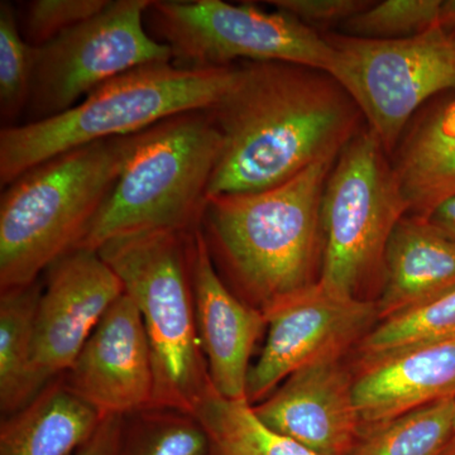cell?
I'll return each instance as SVG.
<instances>
[{
    "mask_svg": "<svg viewBox=\"0 0 455 455\" xmlns=\"http://www.w3.org/2000/svg\"><path fill=\"white\" fill-rule=\"evenodd\" d=\"M208 112L223 137L209 196L283 184L338 157L367 125L328 71L290 62H239L232 85Z\"/></svg>",
    "mask_w": 455,
    "mask_h": 455,
    "instance_id": "obj_1",
    "label": "cell"
},
{
    "mask_svg": "<svg viewBox=\"0 0 455 455\" xmlns=\"http://www.w3.org/2000/svg\"><path fill=\"white\" fill-rule=\"evenodd\" d=\"M335 158L257 193L209 196L200 223L214 267L257 310L319 283L324 256L322 203Z\"/></svg>",
    "mask_w": 455,
    "mask_h": 455,
    "instance_id": "obj_2",
    "label": "cell"
},
{
    "mask_svg": "<svg viewBox=\"0 0 455 455\" xmlns=\"http://www.w3.org/2000/svg\"><path fill=\"white\" fill-rule=\"evenodd\" d=\"M221 151L223 137L208 109L131 134L112 193L75 250L98 252L113 239L155 230L196 232Z\"/></svg>",
    "mask_w": 455,
    "mask_h": 455,
    "instance_id": "obj_3",
    "label": "cell"
},
{
    "mask_svg": "<svg viewBox=\"0 0 455 455\" xmlns=\"http://www.w3.org/2000/svg\"><path fill=\"white\" fill-rule=\"evenodd\" d=\"M130 136L57 155L14 180L0 199V289L29 286L71 252L112 193Z\"/></svg>",
    "mask_w": 455,
    "mask_h": 455,
    "instance_id": "obj_4",
    "label": "cell"
},
{
    "mask_svg": "<svg viewBox=\"0 0 455 455\" xmlns=\"http://www.w3.org/2000/svg\"><path fill=\"white\" fill-rule=\"evenodd\" d=\"M235 65L187 70L172 62L134 68L46 121L0 131V185L57 155L139 133L175 114L209 109L232 85Z\"/></svg>",
    "mask_w": 455,
    "mask_h": 455,
    "instance_id": "obj_5",
    "label": "cell"
},
{
    "mask_svg": "<svg viewBox=\"0 0 455 455\" xmlns=\"http://www.w3.org/2000/svg\"><path fill=\"white\" fill-rule=\"evenodd\" d=\"M191 236L167 230L140 233L113 239L98 253L121 278L142 316L154 363L152 407L196 415L212 383L197 331Z\"/></svg>",
    "mask_w": 455,
    "mask_h": 455,
    "instance_id": "obj_6",
    "label": "cell"
},
{
    "mask_svg": "<svg viewBox=\"0 0 455 455\" xmlns=\"http://www.w3.org/2000/svg\"><path fill=\"white\" fill-rule=\"evenodd\" d=\"M407 205L390 156L364 127L341 149L326 180L322 203L324 256L320 283L363 299L385 277L386 248Z\"/></svg>",
    "mask_w": 455,
    "mask_h": 455,
    "instance_id": "obj_7",
    "label": "cell"
},
{
    "mask_svg": "<svg viewBox=\"0 0 455 455\" xmlns=\"http://www.w3.org/2000/svg\"><path fill=\"white\" fill-rule=\"evenodd\" d=\"M147 31L187 70L239 62H290L328 71L331 47L323 33L283 11L223 0H152Z\"/></svg>",
    "mask_w": 455,
    "mask_h": 455,
    "instance_id": "obj_8",
    "label": "cell"
},
{
    "mask_svg": "<svg viewBox=\"0 0 455 455\" xmlns=\"http://www.w3.org/2000/svg\"><path fill=\"white\" fill-rule=\"evenodd\" d=\"M323 35L331 47L328 73L348 92L388 156L425 104L455 92V33L439 23L400 40Z\"/></svg>",
    "mask_w": 455,
    "mask_h": 455,
    "instance_id": "obj_9",
    "label": "cell"
},
{
    "mask_svg": "<svg viewBox=\"0 0 455 455\" xmlns=\"http://www.w3.org/2000/svg\"><path fill=\"white\" fill-rule=\"evenodd\" d=\"M151 2L110 0L97 16L33 47L31 92L20 124L59 116L134 68L172 62L169 47L147 31Z\"/></svg>",
    "mask_w": 455,
    "mask_h": 455,
    "instance_id": "obj_10",
    "label": "cell"
},
{
    "mask_svg": "<svg viewBox=\"0 0 455 455\" xmlns=\"http://www.w3.org/2000/svg\"><path fill=\"white\" fill-rule=\"evenodd\" d=\"M265 316L267 338L248 374L252 406L296 371L343 358L379 323L376 300L348 298L320 283L283 299Z\"/></svg>",
    "mask_w": 455,
    "mask_h": 455,
    "instance_id": "obj_11",
    "label": "cell"
},
{
    "mask_svg": "<svg viewBox=\"0 0 455 455\" xmlns=\"http://www.w3.org/2000/svg\"><path fill=\"white\" fill-rule=\"evenodd\" d=\"M122 293L121 278L94 251H71L44 271L33 344L37 395L70 370L90 334Z\"/></svg>",
    "mask_w": 455,
    "mask_h": 455,
    "instance_id": "obj_12",
    "label": "cell"
},
{
    "mask_svg": "<svg viewBox=\"0 0 455 455\" xmlns=\"http://www.w3.org/2000/svg\"><path fill=\"white\" fill-rule=\"evenodd\" d=\"M64 381L104 416H127L154 405L151 347L130 295L122 293L107 310Z\"/></svg>",
    "mask_w": 455,
    "mask_h": 455,
    "instance_id": "obj_13",
    "label": "cell"
},
{
    "mask_svg": "<svg viewBox=\"0 0 455 455\" xmlns=\"http://www.w3.org/2000/svg\"><path fill=\"white\" fill-rule=\"evenodd\" d=\"M341 359L319 362L287 377L253 405L259 420L317 455H349L363 425L353 371Z\"/></svg>",
    "mask_w": 455,
    "mask_h": 455,
    "instance_id": "obj_14",
    "label": "cell"
},
{
    "mask_svg": "<svg viewBox=\"0 0 455 455\" xmlns=\"http://www.w3.org/2000/svg\"><path fill=\"white\" fill-rule=\"evenodd\" d=\"M190 253L197 331L212 388L228 400H247L251 357L267 326L265 314L227 286L200 228L191 236Z\"/></svg>",
    "mask_w": 455,
    "mask_h": 455,
    "instance_id": "obj_15",
    "label": "cell"
},
{
    "mask_svg": "<svg viewBox=\"0 0 455 455\" xmlns=\"http://www.w3.org/2000/svg\"><path fill=\"white\" fill-rule=\"evenodd\" d=\"M362 425L455 397V337L359 355L353 371Z\"/></svg>",
    "mask_w": 455,
    "mask_h": 455,
    "instance_id": "obj_16",
    "label": "cell"
},
{
    "mask_svg": "<svg viewBox=\"0 0 455 455\" xmlns=\"http://www.w3.org/2000/svg\"><path fill=\"white\" fill-rule=\"evenodd\" d=\"M407 214L429 218L455 196V92L431 99L390 155Z\"/></svg>",
    "mask_w": 455,
    "mask_h": 455,
    "instance_id": "obj_17",
    "label": "cell"
},
{
    "mask_svg": "<svg viewBox=\"0 0 455 455\" xmlns=\"http://www.w3.org/2000/svg\"><path fill=\"white\" fill-rule=\"evenodd\" d=\"M454 290L455 242L427 218H401L386 248L379 323Z\"/></svg>",
    "mask_w": 455,
    "mask_h": 455,
    "instance_id": "obj_18",
    "label": "cell"
},
{
    "mask_svg": "<svg viewBox=\"0 0 455 455\" xmlns=\"http://www.w3.org/2000/svg\"><path fill=\"white\" fill-rule=\"evenodd\" d=\"M103 419L64 379H56L16 414L2 419L0 455H71Z\"/></svg>",
    "mask_w": 455,
    "mask_h": 455,
    "instance_id": "obj_19",
    "label": "cell"
},
{
    "mask_svg": "<svg viewBox=\"0 0 455 455\" xmlns=\"http://www.w3.org/2000/svg\"><path fill=\"white\" fill-rule=\"evenodd\" d=\"M42 284L0 293V410L16 414L37 396L33 385V344Z\"/></svg>",
    "mask_w": 455,
    "mask_h": 455,
    "instance_id": "obj_20",
    "label": "cell"
},
{
    "mask_svg": "<svg viewBox=\"0 0 455 455\" xmlns=\"http://www.w3.org/2000/svg\"><path fill=\"white\" fill-rule=\"evenodd\" d=\"M196 416L217 455H317L259 420L247 400H228L209 390Z\"/></svg>",
    "mask_w": 455,
    "mask_h": 455,
    "instance_id": "obj_21",
    "label": "cell"
},
{
    "mask_svg": "<svg viewBox=\"0 0 455 455\" xmlns=\"http://www.w3.org/2000/svg\"><path fill=\"white\" fill-rule=\"evenodd\" d=\"M455 427V397L362 427L349 455H442Z\"/></svg>",
    "mask_w": 455,
    "mask_h": 455,
    "instance_id": "obj_22",
    "label": "cell"
},
{
    "mask_svg": "<svg viewBox=\"0 0 455 455\" xmlns=\"http://www.w3.org/2000/svg\"><path fill=\"white\" fill-rule=\"evenodd\" d=\"M208 433L196 415L148 407L124 416L119 455H212Z\"/></svg>",
    "mask_w": 455,
    "mask_h": 455,
    "instance_id": "obj_23",
    "label": "cell"
},
{
    "mask_svg": "<svg viewBox=\"0 0 455 455\" xmlns=\"http://www.w3.org/2000/svg\"><path fill=\"white\" fill-rule=\"evenodd\" d=\"M455 337V290L415 309L377 323L359 343V355H379Z\"/></svg>",
    "mask_w": 455,
    "mask_h": 455,
    "instance_id": "obj_24",
    "label": "cell"
},
{
    "mask_svg": "<svg viewBox=\"0 0 455 455\" xmlns=\"http://www.w3.org/2000/svg\"><path fill=\"white\" fill-rule=\"evenodd\" d=\"M33 47L23 38L16 7L0 3V118L2 128L23 118L31 92Z\"/></svg>",
    "mask_w": 455,
    "mask_h": 455,
    "instance_id": "obj_25",
    "label": "cell"
},
{
    "mask_svg": "<svg viewBox=\"0 0 455 455\" xmlns=\"http://www.w3.org/2000/svg\"><path fill=\"white\" fill-rule=\"evenodd\" d=\"M443 0L373 2L340 27L343 35L367 40H400L438 25Z\"/></svg>",
    "mask_w": 455,
    "mask_h": 455,
    "instance_id": "obj_26",
    "label": "cell"
},
{
    "mask_svg": "<svg viewBox=\"0 0 455 455\" xmlns=\"http://www.w3.org/2000/svg\"><path fill=\"white\" fill-rule=\"evenodd\" d=\"M110 0H32L17 13L20 33L29 46L40 47L107 7Z\"/></svg>",
    "mask_w": 455,
    "mask_h": 455,
    "instance_id": "obj_27",
    "label": "cell"
},
{
    "mask_svg": "<svg viewBox=\"0 0 455 455\" xmlns=\"http://www.w3.org/2000/svg\"><path fill=\"white\" fill-rule=\"evenodd\" d=\"M268 5L295 17L320 33L348 22L373 4L370 0H271Z\"/></svg>",
    "mask_w": 455,
    "mask_h": 455,
    "instance_id": "obj_28",
    "label": "cell"
},
{
    "mask_svg": "<svg viewBox=\"0 0 455 455\" xmlns=\"http://www.w3.org/2000/svg\"><path fill=\"white\" fill-rule=\"evenodd\" d=\"M124 416H104L94 435L71 455H119L121 454Z\"/></svg>",
    "mask_w": 455,
    "mask_h": 455,
    "instance_id": "obj_29",
    "label": "cell"
},
{
    "mask_svg": "<svg viewBox=\"0 0 455 455\" xmlns=\"http://www.w3.org/2000/svg\"><path fill=\"white\" fill-rule=\"evenodd\" d=\"M427 220L455 242V196L440 204Z\"/></svg>",
    "mask_w": 455,
    "mask_h": 455,
    "instance_id": "obj_30",
    "label": "cell"
},
{
    "mask_svg": "<svg viewBox=\"0 0 455 455\" xmlns=\"http://www.w3.org/2000/svg\"><path fill=\"white\" fill-rule=\"evenodd\" d=\"M439 25L443 28L455 33V0H443Z\"/></svg>",
    "mask_w": 455,
    "mask_h": 455,
    "instance_id": "obj_31",
    "label": "cell"
},
{
    "mask_svg": "<svg viewBox=\"0 0 455 455\" xmlns=\"http://www.w3.org/2000/svg\"><path fill=\"white\" fill-rule=\"evenodd\" d=\"M442 455H455V427L453 436H451V442H449L447 449Z\"/></svg>",
    "mask_w": 455,
    "mask_h": 455,
    "instance_id": "obj_32",
    "label": "cell"
},
{
    "mask_svg": "<svg viewBox=\"0 0 455 455\" xmlns=\"http://www.w3.org/2000/svg\"><path fill=\"white\" fill-rule=\"evenodd\" d=\"M212 455H217V454H215V453H214V451H212Z\"/></svg>",
    "mask_w": 455,
    "mask_h": 455,
    "instance_id": "obj_33",
    "label": "cell"
}]
</instances>
